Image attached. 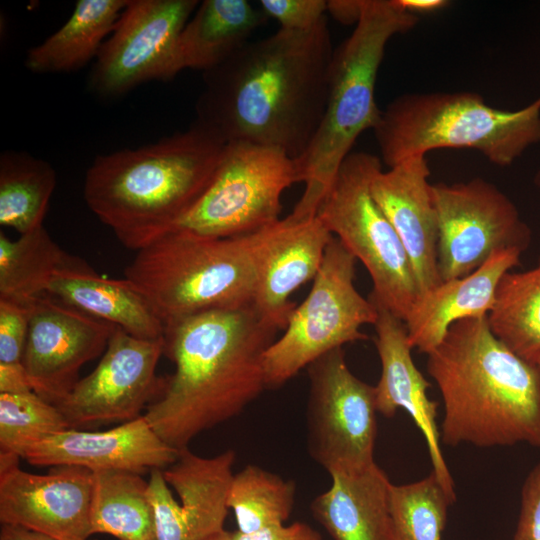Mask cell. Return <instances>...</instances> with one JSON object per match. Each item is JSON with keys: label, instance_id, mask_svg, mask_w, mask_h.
<instances>
[{"label": "cell", "instance_id": "1", "mask_svg": "<svg viewBox=\"0 0 540 540\" xmlns=\"http://www.w3.org/2000/svg\"><path fill=\"white\" fill-rule=\"evenodd\" d=\"M333 55L326 17L308 30L279 28L249 41L203 72L196 121L226 143L274 147L296 159L323 118Z\"/></svg>", "mask_w": 540, "mask_h": 540}, {"label": "cell", "instance_id": "2", "mask_svg": "<svg viewBox=\"0 0 540 540\" xmlns=\"http://www.w3.org/2000/svg\"><path fill=\"white\" fill-rule=\"evenodd\" d=\"M278 330L252 305L213 310L165 325L164 352L175 365L143 415L176 450L238 416L267 389L264 354Z\"/></svg>", "mask_w": 540, "mask_h": 540}, {"label": "cell", "instance_id": "3", "mask_svg": "<svg viewBox=\"0 0 540 540\" xmlns=\"http://www.w3.org/2000/svg\"><path fill=\"white\" fill-rule=\"evenodd\" d=\"M427 356L444 444L540 447V370L493 334L487 315L453 323Z\"/></svg>", "mask_w": 540, "mask_h": 540}, {"label": "cell", "instance_id": "4", "mask_svg": "<svg viewBox=\"0 0 540 540\" xmlns=\"http://www.w3.org/2000/svg\"><path fill=\"white\" fill-rule=\"evenodd\" d=\"M226 142L195 121L156 143L97 156L86 171L88 208L138 251L172 229L210 184Z\"/></svg>", "mask_w": 540, "mask_h": 540}, {"label": "cell", "instance_id": "5", "mask_svg": "<svg viewBox=\"0 0 540 540\" xmlns=\"http://www.w3.org/2000/svg\"><path fill=\"white\" fill-rule=\"evenodd\" d=\"M418 19L397 0H362L356 27L334 50L321 123L307 149L294 159L296 182L305 189L288 215L291 219L316 216L357 138L378 124L382 110L375 86L386 46L395 35L414 28Z\"/></svg>", "mask_w": 540, "mask_h": 540}, {"label": "cell", "instance_id": "6", "mask_svg": "<svg viewBox=\"0 0 540 540\" xmlns=\"http://www.w3.org/2000/svg\"><path fill=\"white\" fill-rule=\"evenodd\" d=\"M373 132L389 168L443 148L474 149L494 165L510 166L540 142V97L506 110L474 92L405 93L382 110Z\"/></svg>", "mask_w": 540, "mask_h": 540}, {"label": "cell", "instance_id": "7", "mask_svg": "<svg viewBox=\"0 0 540 540\" xmlns=\"http://www.w3.org/2000/svg\"><path fill=\"white\" fill-rule=\"evenodd\" d=\"M136 252L124 276L164 325L252 305L255 270L246 235L221 238L173 229Z\"/></svg>", "mask_w": 540, "mask_h": 540}, {"label": "cell", "instance_id": "8", "mask_svg": "<svg viewBox=\"0 0 540 540\" xmlns=\"http://www.w3.org/2000/svg\"><path fill=\"white\" fill-rule=\"evenodd\" d=\"M381 169L379 157L350 153L316 216L367 269L373 283L369 298L405 321L420 293L404 246L371 194Z\"/></svg>", "mask_w": 540, "mask_h": 540}, {"label": "cell", "instance_id": "9", "mask_svg": "<svg viewBox=\"0 0 540 540\" xmlns=\"http://www.w3.org/2000/svg\"><path fill=\"white\" fill-rule=\"evenodd\" d=\"M355 262L333 236L309 294L294 308L284 333L264 354L267 389L282 386L334 349L368 339L361 327L375 324L378 309L354 285Z\"/></svg>", "mask_w": 540, "mask_h": 540}, {"label": "cell", "instance_id": "10", "mask_svg": "<svg viewBox=\"0 0 540 540\" xmlns=\"http://www.w3.org/2000/svg\"><path fill=\"white\" fill-rule=\"evenodd\" d=\"M294 183V159L284 151L229 142L210 184L171 230L221 238L256 232L280 220L282 194Z\"/></svg>", "mask_w": 540, "mask_h": 540}, {"label": "cell", "instance_id": "11", "mask_svg": "<svg viewBox=\"0 0 540 540\" xmlns=\"http://www.w3.org/2000/svg\"><path fill=\"white\" fill-rule=\"evenodd\" d=\"M307 448L329 475L351 474L375 464L377 436L375 386L349 369L342 348L307 368Z\"/></svg>", "mask_w": 540, "mask_h": 540}, {"label": "cell", "instance_id": "12", "mask_svg": "<svg viewBox=\"0 0 540 540\" xmlns=\"http://www.w3.org/2000/svg\"><path fill=\"white\" fill-rule=\"evenodd\" d=\"M431 190L438 221L441 281L469 275L498 251L523 253L530 246V227L513 201L493 183L478 177L432 184Z\"/></svg>", "mask_w": 540, "mask_h": 540}, {"label": "cell", "instance_id": "13", "mask_svg": "<svg viewBox=\"0 0 540 540\" xmlns=\"http://www.w3.org/2000/svg\"><path fill=\"white\" fill-rule=\"evenodd\" d=\"M197 0H128L89 76L92 92L123 95L150 80L172 79L177 41Z\"/></svg>", "mask_w": 540, "mask_h": 540}, {"label": "cell", "instance_id": "14", "mask_svg": "<svg viewBox=\"0 0 540 540\" xmlns=\"http://www.w3.org/2000/svg\"><path fill=\"white\" fill-rule=\"evenodd\" d=\"M163 352V338L140 339L116 327L95 369L55 406L71 429L134 420L162 390L156 368Z\"/></svg>", "mask_w": 540, "mask_h": 540}, {"label": "cell", "instance_id": "15", "mask_svg": "<svg viewBox=\"0 0 540 540\" xmlns=\"http://www.w3.org/2000/svg\"><path fill=\"white\" fill-rule=\"evenodd\" d=\"M27 305L30 319L23 365L33 391L55 405L77 383L81 367L106 350L117 326L49 294Z\"/></svg>", "mask_w": 540, "mask_h": 540}, {"label": "cell", "instance_id": "16", "mask_svg": "<svg viewBox=\"0 0 540 540\" xmlns=\"http://www.w3.org/2000/svg\"><path fill=\"white\" fill-rule=\"evenodd\" d=\"M94 472L73 465L33 474L0 466V521L57 540H88Z\"/></svg>", "mask_w": 540, "mask_h": 540}, {"label": "cell", "instance_id": "17", "mask_svg": "<svg viewBox=\"0 0 540 540\" xmlns=\"http://www.w3.org/2000/svg\"><path fill=\"white\" fill-rule=\"evenodd\" d=\"M246 237L255 270L252 306L267 324L284 329L295 308L290 296L314 279L333 235L317 216H287Z\"/></svg>", "mask_w": 540, "mask_h": 540}, {"label": "cell", "instance_id": "18", "mask_svg": "<svg viewBox=\"0 0 540 540\" xmlns=\"http://www.w3.org/2000/svg\"><path fill=\"white\" fill-rule=\"evenodd\" d=\"M178 453L141 415L105 431L64 430L31 446L24 459L33 466L73 465L142 475L166 469Z\"/></svg>", "mask_w": 540, "mask_h": 540}, {"label": "cell", "instance_id": "19", "mask_svg": "<svg viewBox=\"0 0 540 540\" xmlns=\"http://www.w3.org/2000/svg\"><path fill=\"white\" fill-rule=\"evenodd\" d=\"M424 155L379 170L371 194L400 238L410 259L419 293L441 283L437 268L438 221ZM419 294V295H420Z\"/></svg>", "mask_w": 540, "mask_h": 540}, {"label": "cell", "instance_id": "20", "mask_svg": "<svg viewBox=\"0 0 540 540\" xmlns=\"http://www.w3.org/2000/svg\"><path fill=\"white\" fill-rule=\"evenodd\" d=\"M375 305L378 318L374 324V343L381 363L380 379L375 386L377 412L390 418L398 409H404L411 416L426 441L432 471L448 492L456 496L440 447V431L436 422L438 404L428 397L430 383L412 359L413 347L405 323L384 307Z\"/></svg>", "mask_w": 540, "mask_h": 540}, {"label": "cell", "instance_id": "21", "mask_svg": "<svg viewBox=\"0 0 540 540\" xmlns=\"http://www.w3.org/2000/svg\"><path fill=\"white\" fill-rule=\"evenodd\" d=\"M522 254L517 249L498 251L469 275L442 281L420 294L404 321L411 346L429 354L453 323L488 315L500 279L520 263Z\"/></svg>", "mask_w": 540, "mask_h": 540}, {"label": "cell", "instance_id": "22", "mask_svg": "<svg viewBox=\"0 0 540 540\" xmlns=\"http://www.w3.org/2000/svg\"><path fill=\"white\" fill-rule=\"evenodd\" d=\"M330 487L310 509L333 540H389L390 480L375 463L357 473L330 475Z\"/></svg>", "mask_w": 540, "mask_h": 540}, {"label": "cell", "instance_id": "23", "mask_svg": "<svg viewBox=\"0 0 540 540\" xmlns=\"http://www.w3.org/2000/svg\"><path fill=\"white\" fill-rule=\"evenodd\" d=\"M46 294L146 340L163 338L165 325L127 278L110 279L90 267L57 272Z\"/></svg>", "mask_w": 540, "mask_h": 540}, {"label": "cell", "instance_id": "24", "mask_svg": "<svg viewBox=\"0 0 540 540\" xmlns=\"http://www.w3.org/2000/svg\"><path fill=\"white\" fill-rule=\"evenodd\" d=\"M235 458L233 450L207 458L185 448L162 470L167 484L179 495L176 513L188 540H205L225 531Z\"/></svg>", "mask_w": 540, "mask_h": 540}, {"label": "cell", "instance_id": "25", "mask_svg": "<svg viewBox=\"0 0 540 540\" xmlns=\"http://www.w3.org/2000/svg\"><path fill=\"white\" fill-rule=\"evenodd\" d=\"M267 16L247 0L202 1L179 35L172 77L184 69L206 72L234 55Z\"/></svg>", "mask_w": 540, "mask_h": 540}, {"label": "cell", "instance_id": "26", "mask_svg": "<svg viewBox=\"0 0 540 540\" xmlns=\"http://www.w3.org/2000/svg\"><path fill=\"white\" fill-rule=\"evenodd\" d=\"M128 0H79L65 22L30 48L25 66L35 73L71 72L85 66L113 31Z\"/></svg>", "mask_w": 540, "mask_h": 540}, {"label": "cell", "instance_id": "27", "mask_svg": "<svg viewBox=\"0 0 540 540\" xmlns=\"http://www.w3.org/2000/svg\"><path fill=\"white\" fill-rule=\"evenodd\" d=\"M87 268L83 259L56 243L44 225L15 240L0 231V299L26 304L46 294L57 272Z\"/></svg>", "mask_w": 540, "mask_h": 540}, {"label": "cell", "instance_id": "28", "mask_svg": "<svg viewBox=\"0 0 540 540\" xmlns=\"http://www.w3.org/2000/svg\"><path fill=\"white\" fill-rule=\"evenodd\" d=\"M90 526L92 535L108 534L117 540H157L148 481L133 472H94Z\"/></svg>", "mask_w": 540, "mask_h": 540}, {"label": "cell", "instance_id": "29", "mask_svg": "<svg viewBox=\"0 0 540 540\" xmlns=\"http://www.w3.org/2000/svg\"><path fill=\"white\" fill-rule=\"evenodd\" d=\"M56 186L46 161L26 152L6 150L0 156V224L20 235L43 226Z\"/></svg>", "mask_w": 540, "mask_h": 540}, {"label": "cell", "instance_id": "30", "mask_svg": "<svg viewBox=\"0 0 540 540\" xmlns=\"http://www.w3.org/2000/svg\"><path fill=\"white\" fill-rule=\"evenodd\" d=\"M493 334L523 359H540V263L500 279L487 315Z\"/></svg>", "mask_w": 540, "mask_h": 540}, {"label": "cell", "instance_id": "31", "mask_svg": "<svg viewBox=\"0 0 540 540\" xmlns=\"http://www.w3.org/2000/svg\"><path fill=\"white\" fill-rule=\"evenodd\" d=\"M296 485L258 465L248 464L233 475L227 505L237 532L252 534L286 524L295 505Z\"/></svg>", "mask_w": 540, "mask_h": 540}, {"label": "cell", "instance_id": "32", "mask_svg": "<svg viewBox=\"0 0 540 540\" xmlns=\"http://www.w3.org/2000/svg\"><path fill=\"white\" fill-rule=\"evenodd\" d=\"M455 501L434 471L416 482L391 483L389 540H442L448 510Z\"/></svg>", "mask_w": 540, "mask_h": 540}, {"label": "cell", "instance_id": "33", "mask_svg": "<svg viewBox=\"0 0 540 540\" xmlns=\"http://www.w3.org/2000/svg\"><path fill=\"white\" fill-rule=\"evenodd\" d=\"M67 429L59 408L34 391L0 393V456L24 458L31 446Z\"/></svg>", "mask_w": 540, "mask_h": 540}, {"label": "cell", "instance_id": "34", "mask_svg": "<svg viewBox=\"0 0 540 540\" xmlns=\"http://www.w3.org/2000/svg\"><path fill=\"white\" fill-rule=\"evenodd\" d=\"M29 319L27 303L0 299V363H23Z\"/></svg>", "mask_w": 540, "mask_h": 540}, {"label": "cell", "instance_id": "35", "mask_svg": "<svg viewBox=\"0 0 540 540\" xmlns=\"http://www.w3.org/2000/svg\"><path fill=\"white\" fill-rule=\"evenodd\" d=\"M261 10L275 19L280 28L294 31L308 30L317 25L328 11L324 0H261Z\"/></svg>", "mask_w": 540, "mask_h": 540}, {"label": "cell", "instance_id": "36", "mask_svg": "<svg viewBox=\"0 0 540 540\" xmlns=\"http://www.w3.org/2000/svg\"><path fill=\"white\" fill-rule=\"evenodd\" d=\"M148 497L154 512L157 540H188L176 516L178 502L174 499L162 470L150 472Z\"/></svg>", "mask_w": 540, "mask_h": 540}, {"label": "cell", "instance_id": "37", "mask_svg": "<svg viewBox=\"0 0 540 540\" xmlns=\"http://www.w3.org/2000/svg\"><path fill=\"white\" fill-rule=\"evenodd\" d=\"M520 503L512 540H540V461L530 470L523 483Z\"/></svg>", "mask_w": 540, "mask_h": 540}, {"label": "cell", "instance_id": "38", "mask_svg": "<svg viewBox=\"0 0 540 540\" xmlns=\"http://www.w3.org/2000/svg\"><path fill=\"white\" fill-rule=\"evenodd\" d=\"M232 540H323L321 534L305 522L296 521L266 528L252 534L231 532Z\"/></svg>", "mask_w": 540, "mask_h": 540}, {"label": "cell", "instance_id": "39", "mask_svg": "<svg viewBox=\"0 0 540 540\" xmlns=\"http://www.w3.org/2000/svg\"><path fill=\"white\" fill-rule=\"evenodd\" d=\"M33 386L23 363H0V393L32 392Z\"/></svg>", "mask_w": 540, "mask_h": 540}, {"label": "cell", "instance_id": "40", "mask_svg": "<svg viewBox=\"0 0 540 540\" xmlns=\"http://www.w3.org/2000/svg\"><path fill=\"white\" fill-rule=\"evenodd\" d=\"M361 2L357 1H328V11L343 23H357L361 14Z\"/></svg>", "mask_w": 540, "mask_h": 540}, {"label": "cell", "instance_id": "41", "mask_svg": "<svg viewBox=\"0 0 540 540\" xmlns=\"http://www.w3.org/2000/svg\"><path fill=\"white\" fill-rule=\"evenodd\" d=\"M0 540H57L50 536L34 532L22 527L2 525Z\"/></svg>", "mask_w": 540, "mask_h": 540}, {"label": "cell", "instance_id": "42", "mask_svg": "<svg viewBox=\"0 0 540 540\" xmlns=\"http://www.w3.org/2000/svg\"><path fill=\"white\" fill-rule=\"evenodd\" d=\"M397 2L403 9L415 15L438 11L448 5L445 0H397Z\"/></svg>", "mask_w": 540, "mask_h": 540}, {"label": "cell", "instance_id": "43", "mask_svg": "<svg viewBox=\"0 0 540 540\" xmlns=\"http://www.w3.org/2000/svg\"><path fill=\"white\" fill-rule=\"evenodd\" d=\"M205 540H232V535H231V532L225 530Z\"/></svg>", "mask_w": 540, "mask_h": 540}, {"label": "cell", "instance_id": "44", "mask_svg": "<svg viewBox=\"0 0 540 540\" xmlns=\"http://www.w3.org/2000/svg\"><path fill=\"white\" fill-rule=\"evenodd\" d=\"M534 184L540 194V170H538L534 176Z\"/></svg>", "mask_w": 540, "mask_h": 540}, {"label": "cell", "instance_id": "45", "mask_svg": "<svg viewBox=\"0 0 540 540\" xmlns=\"http://www.w3.org/2000/svg\"><path fill=\"white\" fill-rule=\"evenodd\" d=\"M535 365H536V366L538 367V369L540 370V359H539V361H538Z\"/></svg>", "mask_w": 540, "mask_h": 540}]
</instances>
